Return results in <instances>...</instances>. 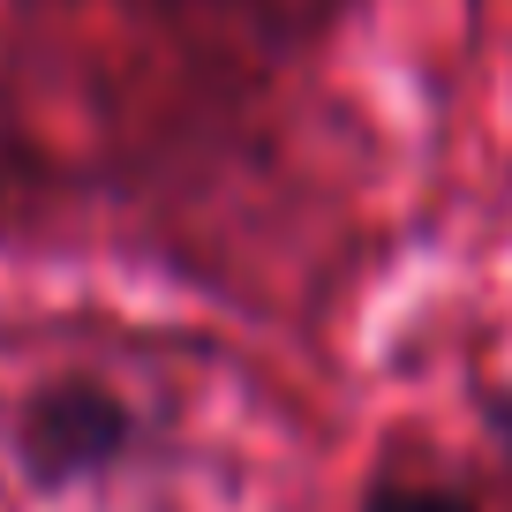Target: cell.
Here are the masks:
<instances>
[{"label":"cell","instance_id":"2","mask_svg":"<svg viewBox=\"0 0 512 512\" xmlns=\"http://www.w3.org/2000/svg\"><path fill=\"white\" fill-rule=\"evenodd\" d=\"M362 512H475V505L445 482H377Z\"/></svg>","mask_w":512,"mask_h":512},{"label":"cell","instance_id":"1","mask_svg":"<svg viewBox=\"0 0 512 512\" xmlns=\"http://www.w3.org/2000/svg\"><path fill=\"white\" fill-rule=\"evenodd\" d=\"M128 445H136V407L91 377H68L23 407V460L46 482L106 475L113 460H128Z\"/></svg>","mask_w":512,"mask_h":512}]
</instances>
